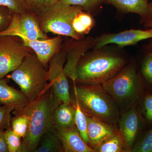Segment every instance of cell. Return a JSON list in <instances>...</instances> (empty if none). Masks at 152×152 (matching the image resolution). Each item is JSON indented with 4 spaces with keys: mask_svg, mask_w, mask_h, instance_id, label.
<instances>
[{
    "mask_svg": "<svg viewBox=\"0 0 152 152\" xmlns=\"http://www.w3.org/2000/svg\"><path fill=\"white\" fill-rule=\"evenodd\" d=\"M61 103L55 98L49 84L39 97L26 106L23 113L29 117V124L23 143L26 152H34L43 136L53 126L55 110Z\"/></svg>",
    "mask_w": 152,
    "mask_h": 152,
    "instance_id": "1",
    "label": "cell"
},
{
    "mask_svg": "<svg viewBox=\"0 0 152 152\" xmlns=\"http://www.w3.org/2000/svg\"><path fill=\"white\" fill-rule=\"evenodd\" d=\"M126 61L122 57L96 50L83 56L77 64L76 82L86 85H102L122 69Z\"/></svg>",
    "mask_w": 152,
    "mask_h": 152,
    "instance_id": "2",
    "label": "cell"
},
{
    "mask_svg": "<svg viewBox=\"0 0 152 152\" xmlns=\"http://www.w3.org/2000/svg\"><path fill=\"white\" fill-rule=\"evenodd\" d=\"M73 104H78L87 115L116 125L120 119L118 107L101 85L74 84Z\"/></svg>",
    "mask_w": 152,
    "mask_h": 152,
    "instance_id": "3",
    "label": "cell"
},
{
    "mask_svg": "<svg viewBox=\"0 0 152 152\" xmlns=\"http://www.w3.org/2000/svg\"><path fill=\"white\" fill-rule=\"evenodd\" d=\"M10 78L18 85L30 102L38 99L49 86L47 70L35 53L27 56Z\"/></svg>",
    "mask_w": 152,
    "mask_h": 152,
    "instance_id": "4",
    "label": "cell"
},
{
    "mask_svg": "<svg viewBox=\"0 0 152 152\" xmlns=\"http://www.w3.org/2000/svg\"><path fill=\"white\" fill-rule=\"evenodd\" d=\"M101 86L118 107L125 112L135 105L140 94V77L135 67L132 64Z\"/></svg>",
    "mask_w": 152,
    "mask_h": 152,
    "instance_id": "5",
    "label": "cell"
},
{
    "mask_svg": "<svg viewBox=\"0 0 152 152\" xmlns=\"http://www.w3.org/2000/svg\"><path fill=\"white\" fill-rule=\"evenodd\" d=\"M84 10L80 6L69 5L59 1L35 15L41 28L45 34L53 33L79 40L80 36L74 31L72 22Z\"/></svg>",
    "mask_w": 152,
    "mask_h": 152,
    "instance_id": "6",
    "label": "cell"
},
{
    "mask_svg": "<svg viewBox=\"0 0 152 152\" xmlns=\"http://www.w3.org/2000/svg\"><path fill=\"white\" fill-rule=\"evenodd\" d=\"M20 38L0 36V78L13 72L31 53Z\"/></svg>",
    "mask_w": 152,
    "mask_h": 152,
    "instance_id": "7",
    "label": "cell"
},
{
    "mask_svg": "<svg viewBox=\"0 0 152 152\" xmlns=\"http://www.w3.org/2000/svg\"><path fill=\"white\" fill-rule=\"evenodd\" d=\"M66 60V50H61L49 61L47 76L56 99L60 103H69L72 102L67 77L64 72Z\"/></svg>",
    "mask_w": 152,
    "mask_h": 152,
    "instance_id": "8",
    "label": "cell"
},
{
    "mask_svg": "<svg viewBox=\"0 0 152 152\" xmlns=\"http://www.w3.org/2000/svg\"><path fill=\"white\" fill-rule=\"evenodd\" d=\"M2 36L24 37L31 40L49 38L41 28L35 14L31 11L23 15L14 14L8 28L0 33Z\"/></svg>",
    "mask_w": 152,
    "mask_h": 152,
    "instance_id": "9",
    "label": "cell"
},
{
    "mask_svg": "<svg viewBox=\"0 0 152 152\" xmlns=\"http://www.w3.org/2000/svg\"><path fill=\"white\" fill-rule=\"evenodd\" d=\"M119 133L127 152H132L141 128L142 120L135 105L126 111L118 121Z\"/></svg>",
    "mask_w": 152,
    "mask_h": 152,
    "instance_id": "10",
    "label": "cell"
},
{
    "mask_svg": "<svg viewBox=\"0 0 152 152\" xmlns=\"http://www.w3.org/2000/svg\"><path fill=\"white\" fill-rule=\"evenodd\" d=\"M152 39V28L146 30H130L117 34H105L95 41V49L115 44L121 47L134 45L140 41Z\"/></svg>",
    "mask_w": 152,
    "mask_h": 152,
    "instance_id": "11",
    "label": "cell"
},
{
    "mask_svg": "<svg viewBox=\"0 0 152 152\" xmlns=\"http://www.w3.org/2000/svg\"><path fill=\"white\" fill-rule=\"evenodd\" d=\"M19 38L21 39L25 46L31 49L34 52L38 58L45 67L51 59L61 50L62 42L61 36L36 40H31L24 37Z\"/></svg>",
    "mask_w": 152,
    "mask_h": 152,
    "instance_id": "12",
    "label": "cell"
},
{
    "mask_svg": "<svg viewBox=\"0 0 152 152\" xmlns=\"http://www.w3.org/2000/svg\"><path fill=\"white\" fill-rule=\"evenodd\" d=\"M54 128L62 144L63 151L95 152L85 142L75 126L69 128Z\"/></svg>",
    "mask_w": 152,
    "mask_h": 152,
    "instance_id": "13",
    "label": "cell"
},
{
    "mask_svg": "<svg viewBox=\"0 0 152 152\" xmlns=\"http://www.w3.org/2000/svg\"><path fill=\"white\" fill-rule=\"evenodd\" d=\"M86 115L89 146L93 149L102 141L118 131L116 125L110 124L94 117Z\"/></svg>",
    "mask_w": 152,
    "mask_h": 152,
    "instance_id": "14",
    "label": "cell"
},
{
    "mask_svg": "<svg viewBox=\"0 0 152 152\" xmlns=\"http://www.w3.org/2000/svg\"><path fill=\"white\" fill-rule=\"evenodd\" d=\"M95 41L89 39L77 42L66 50L65 65L64 66V72L67 77L72 80L74 84L76 83V71L77 64L80 59L90 47L95 44Z\"/></svg>",
    "mask_w": 152,
    "mask_h": 152,
    "instance_id": "15",
    "label": "cell"
},
{
    "mask_svg": "<svg viewBox=\"0 0 152 152\" xmlns=\"http://www.w3.org/2000/svg\"><path fill=\"white\" fill-rule=\"evenodd\" d=\"M29 101L21 91L10 86L5 80L0 78V104L15 107V115L22 113Z\"/></svg>",
    "mask_w": 152,
    "mask_h": 152,
    "instance_id": "16",
    "label": "cell"
},
{
    "mask_svg": "<svg viewBox=\"0 0 152 152\" xmlns=\"http://www.w3.org/2000/svg\"><path fill=\"white\" fill-rule=\"evenodd\" d=\"M101 1L113 6L122 12L138 14L141 17L142 23L151 12L149 0H101Z\"/></svg>",
    "mask_w": 152,
    "mask_h": 152,
    "instance_id": "17",
    "label": "cell"
},
{
    "mask_svg": "<svg viewBox=\"0 0 152 152\" xmlns=\"http://www.w3.org/2000/svg\"><path fill=\"white\" fill-rule=\"evenodd\" d=\"M76 109L72 102L62 103L55 109L54 126L69 128L75 126Z\"/></svg>",
    "mask_w": 152,
    "mask_h": 152,
    "instance_id": "18",
    "label": "cell"
},
{
    "mask_svg": "<svg viewBox=\"0 0 152 152\" xmlns=\"http://www.w3.org/2000/svg\"><path fill=\"white\" fill-rule=\"evenodd\" d=\"M64 152L62 144L53 126L43 136L34 152Z\"/></svg>",
    "mask_w": 152,
    "mask_h": 152,
    "instance_id": "19",
    "label": "cell"
},
{
    "mask_svg": "<svg viewBox=\"0 0 152 152\" xmlns=\"http://www.w3.org/2000/svg\"><path fill=\"white\" fill-rule=\"evenodd\" d=\"M93 149L95 152H127L118 131L102 141Z\"/></svg>",
    "mask_w": 152,
    "mask_h": 152,
    "instance_id": "20",
    "label": "cell"
},
{
    "mask_svg": "<svg viewBox=\"0 0 152 152\" xmlns=\"http://www.w3.org/2000/svg\"><path fill=\"white\" fill-rule=\"evenodd\" d=\"M94 25V20L93 17L84 11L79 13L72 22L74 31L80 36L88 34Z\"/></svg>",
    "mask_w": 152,
    "mask_h": 152,
    "instance_id": "21",
    "label": "cell"
},
{
    "mask_svg": "<svg viewBox=\"0 0 152 152\" xmlns=\"http://www.w3.org/2000/svg\"><path fill=\"white\" fill-rule=\"evenodd\" d=\"M11 124L14 132L21 138H25L29 124V118L27 115L23 113L15 115V117L11 120Z\"/></svg>",
    "mask_w": 152,
    "mask_h": 152,
    "instance_id": "22",
    "label": "cell"
},
{
    "mask_svg": "<svg viewBox=\"0 0 152 152\" xmlns=\"http://www.w3.org/2000/svg\"><path fill=\"white\" fill-rule=\"evenodd\" d=\"M73 104L75 105L76 109V128L85 142L89 145V139L88 135V122L86 115L82 111L78 104Z\"/></svg>",
    "mask_w": 152,
    "mask_h": 152,
    "instance_id": "23",
    "label": "cell"
},
{
    "mask_svg": "<svg viewBox=\"0 0 152 152\" xmlns=\"http://www.w3.org/2000/svg\"><path fill=\"white\" fill-rule=\"evenodd\" d=\"M5 135L9 152H26L21 141V138L14 132L12 128L7 129Z\"/></svg>",
    "mask_w": 152,
    "mask_h": 152,
    "instance_id": "24",
    "label": "cell"
},
{
    "mask_svg": "<svg viewBox=\"0 0 152 152\" xmlns=\"http://www.w3.org/2000/svg\"><path fill=\"white\" fill-rule=\"evenodd\" d=\"M0 6L7 8L14 14L23 15L30 11L25 0H0Z\"/></svg>",
    "mask_w": 152,
    "mask_h": 152,
    "instance_id": "25",
    "label": "cell"
},
{
    "mask_svg": "<svg viewBox=\"0 0 152 152\" xmlns=\"http://www.w3.org/2000/svg\"><path fill=\"white\" fill-rule=\"evenodd\" d=\"M141 73L145 80L152 84V45L147 50L143 60Z\"/></svg>",
    "mask_w": 152,
    "mask_h": 152,
    "instance_id": "26",
    "label": "cell"
},
{
    "mask_svg": "<svg viewBox=\"0 0 152 152\" xmlns=\"http://www.w3.org/2000/svg\"><path fill=\"white\" fill-rule=\"evenodd\" d=\"M14 110L15 107L13 105L0 106V132L10 127L11 113Z\"/></svg>",
    "mask_w": 152,
    "mask_h": 152,
    "instance_id": "27",
    "label": "cell"
},
{
    "mask_svg": "<svg viewBox=\"0 0 152 152\" xmlns=\"http://www.w3.org/2000/svg\"><path fill=\"white\" fill-rule=\"evenodd\" d=\"M61 0H25L31 12L34 14L50 7Z\"/></svg>",
    "mask_w": 152,
    "mask_h": 152,
    "instance_id": "28",
    "label": "cell"
},
{
    "mask_svg": "<svg viewBox=\"0 0 152 152\" xmlns=\"http://www.w3.org/2000/svg\"><path fill=\"white\" fill-rule=\"evenodd\" d=\"M60 2L69 5L80 6L87 12L91 10L102 4L101 0H61Z\"/></svg>",
    "mask_w": 152,
    "mask_h": 152,
    "instance_id": "29",
    "label": "cell"
},
{
    "mask_svg": "<svg viewBox=\"0 0 152 152\" xmlns=\"http://www.w3.org/2000/svg\"><path fill=\"white\" fill-rule=\"evenodd\" d=\"M132 152H152V129L146 134L142 140L134 146Z\"/></svg>",
    "mask_w": 152,
    "mask_h": 152,
    "instance_id": "30",
    "label": "cell"
},
{
    "mask_svg": "<svg viewBox=\"0 0 152 152\" xmlns=\"http://www.w3.org/2000/svg\"><path fill=\"white\" fill-rule=\"evenodd\" d=\"M14 14V13L7 8L0 6V33L8 28Z\"/></svg>",
    "mask_w": 152,
    "mask_h": 152,
    "instance_id": "31",
    "label": "cell"
},
{
    "mask_svg": "<svg viewBox=\"0 0 152 152\" xmlns=\"http://www.w3.org/2000/svg\"><path fill=\"white\" fill-rule=\"evenodd\" d=\"M143 107L145 115L148 121H152V94L146 96L144 99Z\"/></svg>",
    "mask_w": 152,
    "mask_h": 152,
    "instance_id": "32",
    "label": "cell"
},
{
    "mask_svg": "<svg viewBox=\"0 0 152 152\" xmlns=\"http://www.w3.org/2000/svg\"><path fill=\"white\" fill-rule=\"evenodd\" d=\"M0 152H9L5 132L4 131L0 132Z\"/></svg>",
    "mask_w": 152,
    "mask_h": 152,
    "instance_id": "33",
    "label": "cell"
},
{
    "mask_svg": "<svg viewBox=\"0 0 152 152\" xmlns=\"http://www.w3.org/2000/svg\"><path fill=\"white\" fill-rule=\"evenodd\" d=\"M149 7L151 12L149 16L142 22L144 26L147 28H152V0L149 2Z\"/></svg>",
    "mask_w": 152,
    "mask_h": 152,
    "instance_id": "34",
    "label": "cell"
}]
</instances>
